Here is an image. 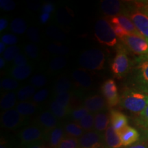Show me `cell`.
Listing matches in <instances>:
<instances>
[{
  "instance_id": "1",
  "label": "cell",
  "mask_w": 148,
  "mask_h": 148,
  "mask_svg": "<svg viewBox=\"0 0 148 148\" xmlns=\"http://www.w3.org/2000/svg\"><path fill=\"white\" fill-rule=\"evenodd\" d=\"M120 105L131 112L139 114L148 105V94L138 89L128 88L120 97Z\"/></svg>"
},
{
  "instance_id": "2",
  "label": "cell",
  "mask_w": 148,
  "mask_h": 148,
  "mask_svg": "<svg viewBox=\"0 0 148 148\" xmlns=\"http://www.w3.org/2000/svg\"><path fill=\"white\" fill-rule=\"evenodd\" d=\"M105 64V55L100 49L92 48L83 51L79 58L81 67L90 71H98L103 68Z\"/></svg>"
},
{
  "instance_id": "3",
  "label": "cell",
  "mask_w": 148,
  "mask_h": 148,
  "mask_svg": "<svg viewBox=\"0 0 148 148\" xmlns=\"http://www.w3.org/2000/svg\"><path fill=\"white\" fill-rule=\"evenodd\" d=\"M95 36L99 43L113 47L117 43V36L108 20L100 18L95 25Z\"/></svg>"
},
{
  "instance_id": "4",
  "label": "cell",
  "mask_w": 148,
  "mask_h": 148,
  "mask_svg": "<svg viewBox=\"0 0 148 148\" xmlns=\"http://www.w3.org/2000/svg\"><path fill=\"white\" fill-rule=\"evenodd\" d=\"M130 69V61L126 47L123 44H119L116 47V53L111 64V71L118 78L126 75Z\"/></svg>"
},
{
  "instance_id": "5",
  "label": "cell",
  "mask_w": 148,
  "mask_h": 148,
  "mask_svg": "<svg viewBox=\"0 0 148 148\" xmlns=\"http://www.w3.org/2000/svg\"><path fill=\"white\" fill-rule=\"evenodd\" d=\"M121 40L125 47L139 57L148 53V39L141 34H130Z\"/></svg>"
},
{
  "instance_id": "6",
  "label": "cell",
  "mask_w": 148,
  "mask_h": 148,
  "mask_svg": "<svg viewBox=\"0 0 148 148\" xmlns=\"http://www.w3.org/2000/svg\"><path fill=\"white\" fill-rule=\"evenodd\" d=\"M18 138L24 147L36 143H42L47 138V134L38 125H29L18 133Z\"/></svg>"
},
{
  "instance_id": "7",
  "label": "cell",
  "mask_w": 148,
  "mask_h": 148,
  "mask_svg": "<svg viewBox=\"0 0 148 148\" xmlns=\"http://www.w3.org/2000/svg\"><path fill=\"white\" fill-rule=\"evenodd\" d=\"M133 81L137 89L143 91L148 88V60L137 58V65L133 74Z\"/></svg>"
},
{
  "instance_id": "8",
  "label": "cell",
  "mask_w": 148,
  "mask_h": 148,
  "mask_svg": "<svg viewBox=\"0 0 148 148\" xmlns=\"http://www.w3.org/2000/svg\"><path fill=\"white\" fill-rule=\"evenodd\" d=\"M101 90L109 106H115L120 102L117 86L112 79H107L106 82H103Z\"/></svg>"
},
{
  "instance_id": "9",
  "label": "cell",
  "mask_w": 148,
  "mask_h": 148,
  "mask_svg": "<svg viewBox=\"0 0 148 148\" xmlns=\"http://www.w3.org/2000/svg\"><path fill=\"white\" fill-rule=\"evenodd\" d=\"M23 122V116L20 114L16 109L5 110L1 114V124L3 128L15 130Z\"/></svg>"
},
{
  "instance_id": "10",
  "label": "cell",
  "mask_w": 148,
  "mask_h": 148,
  "mask_svg": "<svg viewBox=\"0 0 148 148\" xmlns=\"http://www.w3.org/2000/svg\"><path fill=\"white\" fill-rule=\"evenodd\" d=\"M103 138L101 133L96 131L86 132L79 138V147L104 148Z\"/></svg>"
},
{
  "instance_id": "11",
  "label": "cell",
  "mask_w": 148,
  "mask_h": 148,
  "mask_svg": "<svg viewBox=\"0 0 148 148\" xmlns=\"http://www.w3.org/2000/svg\"><path fill=\"white\" fill-rule=\"evenodd\" d=\"M101 9L103 14L109 17L119 14L127 16L129 13L123 3L118 0H103L101 3Z\"/></svg>"
},
{
  "instance_id": "12",
  "label": "cell",
  "mask_w": 148,
  "mask_h": 148,
  "mask_svg": "<svg viewBox=\"0 0 148 148\" xmlns=\"http://www.w3.org/2000/svg\"><path fill=\"white\" fill-rule=\"evenodd\" d=\"M127 16L130 17L133 22L138 32L148 39V16L138 10L129 12Z\"/></svg>"
},
{
  "instance_id": "13",
  "label": "cell",
  "mask_w": 148,
  "mask_h": 148,
  "mask_svg": "<svg viewBox=\"0 0 148 148\" xmlns=\"http://www.w3.org/2000/svg\"><path fill=\"white\" fill-rule=\"evenodd\" d=\"M36 125L46 133L47 136L51 130L58 127V119L51 111L46 110L42 112L38 117Z\"/></svg>"
},
{
  "instance_id": "14",
  "label": "cell",
  "mask_w": 148,
  "mask_h": 148,
  "mask_svg": "<svg viewBox=\"0 0 148 148\" xmlns=\"http://www.w3.org/2000/svg\"><path fill=\"white\" fill-rule=\"evenodd\" d=\"M106 101L100 95H93L86 98L84 101V106L89 112H99L106 108Z\"/></svg>"
},
{
  "instance_id": "15",
  "label": "cell",
  "mask_w": 148,
  "mask_h": 148,
  "mask_svg": "<svg viewBox=\"0 0 148 148\" xmlns=\"http://www.w3.org/2000/svg\"><path fill=\"white\" fill-rule=\"evenodd\" d=\"M110 125L118 134L128 126V120L124 114L116 110H112L110 113Z\"/></svg>"
},
{
  "instance_id": "16",
  "label": "cell",
  "mask_w": 148,
  "mask_h": 148,
  "mask_svg": "<svg viewBox=\"0 0 148 148\" xmlns=\"http://www.w3.org/2000/svg\"><path fill=\"white\" fill-rule=\"evenodd\" d=\"M119 134L123 147L132 146L139 140L140 136L137 130L129 125L123 129Z\"/></svg>"
},
{
  "instance_id": "17",
  "label": "cell",
  "mask_w": 148,
  "mask_h": 148,
  "mask_svg": "<svg viewBox=\"0 0 148 148\" xmlns=\"http://www.w3.org/2000/svg\"><path fill=\"white\" fill-rule=\"evenodd\" d=\"M109 21L111 24H116V25H120L130 34H140L138 32L136 27H135L134 24L128 16L123 15V14H119V15L112 16V17H109Z\"/></svg>"
},
{
  "instance_id": "18",
  "label": "cell",
  "mask_w": 148,
  "mask_h": 148,
  "mask_svg": "<svg viewBox=\"0 0 148 148\" xmlns=\"http://www.w3.org/2000/svg\"><path fill=\"white\" fill-rule=\"evenodd\" d=\"M104 141L109 148H120L123 147L119 134L110 125L104 134Z\"/></svg>"
},
{
  "instance_id": "19",
  "label": "cell",
  "mask_w": 148,
  "mask_h": 148,
  "mask_svg": "<svg viewBox=\"0 0 148 148\" xmlns=\"http://www.w3.org/2000/svg\"><path fill=\"white\" fill-rule=\"evenodd\" d=\"M65 132L62 127L58 126L47 134L48 147L58 148L62 139L65 137Z\"/></svg>"
},
{
  "instance_id": "20",
  "label": "cell",
  "mask_w": 148,
  "mask_h": 148,
  "mask_svg": "<svg viewBox=\"0 0 148 148\" xmlns=\"http://www.w3.org/2000/svg\"><path fill=\"white\" fill-rule=\"evenodd\" d=\"M110 117L106 112H99L95 114L94 129L96 132L99 133L105 132L110 125Z\"/></svg>"
},
{
  "instance_id": "21",
  "label": "cell",
  "mask_w": 148,
  "mask_h": 148,
  "mask_svg": "<svg viewBox=\"0 0 148 148\" xmlns=\"http://www.w3.org/2000/svg\"><path fill=\"white\" fill-rule=\"evenodd\" d=\"M32 68L29 64L14 66L10 71V75L12 78L17 80H23L28 77L32 73Z\"/></svg>"
},
{
  "instance_id": "22",
  "label": "cell",
  "mask_w": 148,
  "mask_h": 148,
  "mask_svg": "<svg viewBox=\"0 0 148 148\" xmlns=\"http://www.w3.org/2000/svg\"><path fill=\"white\" fill-rule=\"evenodd\" d=\"M72 76L74 80L78 84L79 86L84 88H88L91 86L92 79L87 72L85 70L79 69H75L73 72Z\"/></svg>"
},
{
  "instance_id": "23",
  "label": "cell",
  "mask_w": 148,
  "mask_h": 148,
  "mask_svg": "<svg viewBox=\"0 0 148 148\" xmlns=\"http://www.w3.org/2000/svg\"><path fill=\"white\" fill-rule=\"evenodd\" d=\"M15 109L22 116L32 115L36 111L37 106L36 103L29 101H21L16 106Z\"/></svg>"
},
{
  "instance_id": "24",
  "label": "cell",
  "mask_w": 148,
  "mask_h": 148,
  "mask_svg": "<svg viewBox=\"0 0 148 148\" xmlns=\"http://www.w3.org/2000/svg\"><path fill=\"white\" fill-rule=\"evenodd\" d=\"M16 97L15 92H7L3 94L0 101V107L1 109L4 110H8L12 109L16 103Z\"/></svg>"
},
{
  "instance_id": "25",
  "label": "cell",
  "mask_w": 148,
  "mask_h": 148,
  "mask_svg": "<svg viewBox=\"0 0 148 148\" xmlns=\"http://www.w3.org/2000/svg\"><path fill=\"white\" fill-rule=\"evenodd\" d=\"M64 132L66 136L79 138L84 134L83 129L76 123H69L64 126Z\"/></svg>"
},
{
  "instance_id": "26",
  "label": "cell",
  "mask_w": 148,
  "mask_h": 148,
  "mask_svg": "<svg viewBox=\"0 0 148 148\" xmlns=\"http://www.w3.org/2000/svg\"><path fill=\"white\" fill-rule=\"evenodd\" d=\"M49 108H50L51 112L54 114L57 119H62L65 117L70 112L69 108H66V107L61 106L56 101H53L50 103Z\"/></svg>"
},
{
  "instance_id": "27",
  "label": "cell",
  "mask_w": 148,
  "mask_h": 148,
  "mask_svg": "<svg viewBox=\"0 0 148 148\" xmlns=\"http://www.w3.org/2000/svg\"><path fill=\"white\" fill-rule=\"evenodd\" d=\"M10 29L14 34H23L27 30V23L23 18H16L11 22Z\"/></svg>"
},
{
  "instance_id": "28",
  "label": "cell",
  "mask_w": 148,
  "mask_h": 148,
  "mask_svg": "<svg viewBox=\"0 0 148 148\" xmlns=\"http://www.w3.org/2000/svg\"><path fill=\"white\" fill-rule=\"evenodd\" d=\"M35 91H36V89L32 85H27V86H23L20 88L18 91L17 98L21 101L27 100L29 98L33 97V96L36 93Z\"/></svg>"
},
{
  "instance_id": "29",
  "label": "cell",
  "mask_w": 148,
  "mask_h": 148,
  "mask_svg": "<svg viewBox=\"0 0 148 148\" xmlns=\"http://www.w3.org/2000/svg\"><path fill=\"white\" fill-rule=\"evenodd\" d=\"M77 123L82 127L84 131L90 132V131H91L94 128V125H95V116L91 113L88 114L84 118H82V119L77 121Z\"/></svg>"
},
{
  "instance_id": "30",
  "label": "cell",
  "mask_w": 148,
  "mask_h": 148,
  "mask_svg": "<svg viewBox=\"0 0 148 148\" xmlns=\"http://www.w3.org/2000/svg\"><path fill=\"white\" fill-rule=\"evenodd\" d=\"M46 34L49 38L57 40V41H62L66 38V36L63 32L54 25L49 26L46 29Z\"/></svg>"
},
{
  "instance_id": "31",
  "label": "cell",
  "mask_w": 148,
  "mask_h": 148,
  "mask_svg": "<svg viewBox=\"0 0 148 148\" xmlns=\"http://www.w3.org/2000/svg\"><path fill=\"white\" fill-rule=\"evenodd\" d=\"M71 86V82L66 77H61L58 79L55 84L54 92L56 94L62 92H67Z\"/></svg>"
},
{
  "instance_id": "32",
  "label": "cell",
  "mask_w": 148,
  "mask_h": 148,
  "mask_svg": "<svg viewBox=\"0 0 148 148\" xmlns=\"http://www.w3.org/2000/svg\"><path fill=\"white\" fill-rule=\"evenodd\" d=\"M47 49L49 52L53 54L62 56L69 53V48L59 43H51L47 46Z\"/></svg>"
},
{
  "instance_id": "33",
  "label": "cell",
  "mask_w": 148,
  "mask_h": 148,
  "mask_svg": "<svg viewBox=\"0 0 148 148\" xmlns=\"http://www.w3.org/2000/svg\"><path fill=\"white\" fill-rule=\"evenodd\" d=\"M20 53L19 47L16 45H12L7 47L4 53H3V58L6 62L14 60L18 54Z\"/></svg>"
},
{
  "instance_id": "34",
  "label": "cell",
  "mask_w": 148,
  "mask_h": 148,
  "mask_svg": "<svg viewBox=\"0 0 148 148\" xmlns=\"http://www.w3.org/2000/svg\"><path fill=\"white\" fill-rule=\"evenodd\" d=\"M71 97V95L69 91L62 92H60V93L56 94L55 101L61 106L66 107V108H69Z\"/></svg>"
},
{
  "instance_id": "35",
  "label": "cell",
  "mask_w": 148,
  "mask_h": 148,
  "mask_svg": "<svg viewBox=\"0 0 148 148\" xmlns=\"http://www.w3.org/2000/svg\"><path fill=\"white\" fill-rule=\"evenodd\" d=\"M58 148H80L79 138L65 136L61 141Z\"/></svg>"
},
{
  "instance_id": "36",
  "label": "cell",
  "mask_w": 148,
  "mask_h": 148,
  "mask_svg": "<svg viewBox=\"0 0 148 148\" xmlns=\"http://www.w3.org/2000/svg\"><path fill=\"white\" fill-rule=\"evenodd\" d=\"M0 86L1 89L5 90H12L17 88L18 83L16 79L11 77H6L3 79L0 82Z\"/></svg>"
},
{
  "instance_id": "37",
  "label": "cell",
  "mask_w": 148,
  "mask_h": 148,
  "mask_svg": "<svg viewBox=\"0 0 148 148\" xmlns=\"http://www.w3.org/2000/svg\"><path fill=\"white\" fill-rule=\"evenodd\" d=\"M66 64V60L62 56L55 57L49 63V68L52 71H58L63 69Z\"/></svg>"
},
{
  "instance_id": "38",
  "label": "cell",
  "mask_w": 148,
  "mask_h": 148,
  "mask_svg": "<svg viewBox=\"0 0 148 148\" xmlns=\"http://www.w3.org/2000/svg\"><path fill=\"white\" fill-rule=\"evenodd\" d=\"M88 114H89V111L84 106H82L72 111L71 116L73 121L77 122L82 119V118H84L85 116L87 115Z\"/></svg>"
},
{
  "instance_id": "39",
  "label": "cell",
  "mask_w": 148,
  "mask_h": 148,
  "mask_svg": "<svg viewBox=\"0 0 148 148\" xmlns=\"http://www.w3.org/2000/svg\"><path fill=\"white\" fill-rule=\"evenodd\" d=\"M30 82L34 87L41 88L47 84V79L46 78L45 75H42V74H36L32 76L30 79Z\"/></svg>"
},
{
  "instance_id": "40",
  "label": "cell",
  "mask_w": 148,
  "mask_h": 148,
  "mask_svg": "<svg viewBox=\"0 0 148 148\" xmlns=\"http://www.w3.org/2000/svg\"><path fill=\"white\" fill-rule=\"evenodd\" d=\"M57 21L60 23H67L71 21L72 18V13H69V10L67 9H60L58 12H57Z\"/></svg>"
},
{
  "instance_id": "41",
  "label": "cell",
  "mask_w": 148,
  "mask_h": 148,
  "mask_svg": "<svg viewBox=\"0 0 148 148\" xmlns=\"http://www.w3.org/2000/svg\"><path fill=\"white\" fill-rule=\"evenodd\" d=\"M27 36L28 39L33 42H38L40 40V35L39 30L35 27H30L27 30Z\"/></svg>"
},
{
  "instance_id": "42",
  "label": "cell",
  "mask_w": 148,
  "mask_h": 148,
  "mask_svg": "<svg viewBox=\"0 0 148 148\" xmlns=\"http://www.w3.org/2000/svg\"><path fill=\"white\" fill-rule=\"evenodd\" d=\"M25 53L29 58L36 59L38 56V49L34 44H27L25 47Z\"/></svg>"
},
{
  "instance_id": "43",
  "label": "cell",
  "mask_w": 148,
  "mask_h": 148,
  "mask_svg": "<svg viewBox=\"0 0 148 148\" xmlns=\"http://www.w3.org/2000/svg\"><path fill=\"white\" fill-rule=\"evenodd\" d=\"M136 121L140 126L143 127L144 128H148V105L143 112L138 114Z\"/></svg>"
},
{
  "instance_id": "44",
  "label": "cell",
  "mask_w": 148,
  "mask_h": 148,
  "mask_svg": "<svg viewBox=\"0 0 148 148\" xmlns=\"http://www.w3.org/2000/svg\"><path fill=\"white\" fill-rule=\"evenodd\" d=\"M48 95H49V90L46 88H42L34 94V95L32 97V100L35 103H40L45 100Z\"/></svg>"
},
{
  "instance_id": "45",
  "label": "cell",
  "mask_w": 148,
  "mask_h": 148,
  "mask_svg": "<svg viewBox=\"0 0 148 148\" xmlns=\"http://www.w3.org/2000/svg\"><path fill=\"white\" fill-rule=\"evenodd\" d=\"M1 41L5 43V45L12 46L17 43L18 38L15 35L12 34H6L1 36Z\"/></svg>"
},
{
  "instance_id": "46",
  "label": "cell",
  "mask_w": 148,
  "mask_h": 148,
  "mask_svg": "<svg viewBox=\"0 0 148 148\" xmlns=\"http://www.w3.org/2000/svg\"><path fill=\"white\" fill-rule=\"evenodd\" d=\"M15 6V3L12 0H0V8L3 10H13Z\"/></svg>"
},
{
  "instance_id": "47",
  "label": "cell",
  "mask_w": 148,
  "mask_h": 148,
  "mask_svg": "<svg viewBox=\"0 0 148 148\" xmlns=\"http://www.w3.org/2000/svg\"><path fill=\"white\" fill-rule=\"evenodd\" d=\"M112 25V27H113V29L115 32L116 36L119 37L120 39L123 38V37L125 36H127V35L130 34V33L127 32L125 29H124L123 27L120 26L119 25H116V24H111Z\"/></svg>"
},
{
  "instance_id": "48",
  "label": "cell",
  "mask_w": 148,
  "mask_h": 148,
  "mask_svg": "<svg viewBox=\"0 0 148 148\" xmlns=\"http://www.w3.org/2000/svg\"><path fill=\"white\" fill-rule=\"evenodd\" d=\"M27 59L25 56L21 53H19L16 56V58H14L13 60V64L14 66H21L24 65V64H27Z\"/></svg>"
},
{
  "instance_id": "49",
  "label": "cell",
  "mask_w": 148,
  "mask_h": 148,
  "mask_svg": "<svg viewBox=\"0 0 148 148\" xmlns=\"http://www.w3.org/2000/svg\"><path fill=\"white\" fill-rule=\"evenodd\" d=\"M54 10V5L52 3H47L44 4L41 8V12L42 13H47L50 14Z\"/></svg>"
},
{
  "instance_id": "50",
  "label": "cell",
  "mask_w": 148,
  "mask_h": 148,
  "mask_svg": "<svg viewBox=\"0 0 148 148\" xmlns=\"http://www.w3.org/2000/svg\"><path fill=\"white\" fill-rule=\"evenodd\" d=\"M8 23L6 18H1V19H0V31L2 32L3 30H4V29L8 27Z\"/></svg>"
},
{
  "instance_id": "51",
  "label": "cell",
  "mask_w": 148,
  "mask_h": 148,
  "mask_svg": "<svg viewBox=\"0 0 148 148\" xmlns=\"http://www.w3.org/2000/svg\"><path fill=\"white\" fill-rule=\"evenodd\" d=\"M24 148H49V147H47V146H45L42 143H36L31 144V145L25 146V147H24Z\"/></svg>"
},
{
  "instance_id": "52",
  "label": "cell",
  "mask_w": 148,
  "mask_h": 148,
  "mask_svg": "<svg viewBox=\"0 0 148 148\" xmlns=\"http://www.w3.org/2000/svg\"><path fill=\"white\" fill-rule=\"evenodd\" d=\"M49 18H50V14L42 13L40 16V21L42 23H45L49 21Z\"/></svg>"
},
{
  "instance_id": "53",
  "label": "cell",
  "mask_w": 148,
  "mask_h": 148,
  "mask_svg": "<svg viewBox=\"0 0 148 148\" xmlns=\"http://www.w3.org/2000/svg\"><path fill=\"white\" fill-rule=\"evenodd\" d=\"M10 145L6 140L2 139L1 140V144H0V148H10Z\"/></svg>"
},
{
  "instance_id": "54",
  "label": "cell",
  "mask_w": 148,
  "mask_h": 148,
  "mask_svg": "<svg viewBox=\"0 0 148 148\" xmlns=\"http://www.w3.org/2000/svg\"><path fill=\"white\" fill-rule=\"evenodd\" d=\"M139 6H141V9L143 8H148V1H140L139 3H136Z\"/></svg>"
},
{
  "instance_id": "55",
  "label": "cell",
  "mask_w": 148,
  "mask_h": 148,
  "mask_svg": "<svg viewBox=\"0 0 148 148\" xmlns=\"http://www.w3.org/2000/svg\"><path fill=\"white\" fill-rule=\"evenodd\" d=\"M127 148H148L147 144H136V145L130 146Z\"/></svg>"
},
{
  "instance_id": "56",
  "label": "cell",
  "mask_w": 148,
  "mask_h": 148,
  "mask_svg": "<svg viewBox=\"0 0 148 148\" xmlns=\"http://www.w3.org/2000/svg\"><path fill=\"white\" fill-rule=\"evenodd\" d=\"M5 44L3 43V42H0V53H3L5 50Z\"/></svg>"
},
{
  "instance_id": "57",
  "label": "cell",
  "mask_w": 148,
  "mask_h": 148,
  "mask_svg": "<svg viewBox=\"0 0 148 148\" xmlns=\"http://www.w3.org/2000/svg\"><path fill=\"white\" fill-rule=\"evenodd\" d=\"M5 60L3 59V57H1V58H0V67L3 68V66H5Z\"/></svg>"
},
{
  "instance_id": "58",
  "label": "cell",
  "mask_w": 148,
  "mask_h": 148,
  "mask_svg": "<svg viewBox=\"0 0 148 148\" xmlns=\"http://www.w3.org/2000/svg\"><path fill=\"white\" fill-rule=\"evenodd\" d=\"M142 12H143L146 16H148V8H143L142 9Z\"/></svg>"
},
{
  "instance_id": "59",
  "label": "cell",
  "mask_w": 148,
  "mask_h": 148,
  "mask_svg": "<svg viewBox=\"0 0 148 148\" xmlns=\"http://www.w3.org/2000/svg\"><path fill=\"white\" fill-rule=\"evenodd\" d=\"M139 58H142V59H145V60H148V53L147 55L144 56H140Z\"/></svg>"
},
{
  "instance_id": "60",
  "label": "cell",
  "mask_w": 148,
  "mask_h": 148,
  "mask_svg": "<svg viewBox=\"0 0 148 148\" xmlns=\"http://www.w3.org/2000/svg\"><path fill=\"white\" fill-rule=\"evenodd\" d=\"M143 92H146V93H147V94H148V88H147V89L144 90H143Z\"/></svg>"
}]
</instances>
